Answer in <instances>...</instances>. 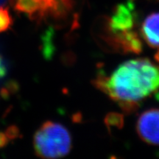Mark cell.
Returning <instances> with one entry per match:
<instances>
[{
	"label": "cell",
	"mask_w": 159,
	"mask_h": 159,
	"mask_svg": "<svg viewBox=\"0 0 159 159\" xmlns=\"http://www.w3.org/2000/svg\"><path fill=\"white\" fill-rule=\"evenodd\" d=\"M94 84L125 112H131L139 102L159 91V66L146 58L130 60L111 76L97 77Z\"/></svg>",
	"instance_id": "6da1fadb"
},
{
	"label": "cell",
	"mask_w": 159,
	"mask_h": 159,
	"mask_svg": "<svg viewBox=\"0 0 159 159\" xmlns=\"http://www.w3.org/2000/svg\"><path fill=\"white\" fill-rule=\"evenodd\" d=\"M33 146L35 154L40 158H63L71 149L70 133L60 123L47 121L35 133Z\"/></svg>",
	"instance_id": "7a4b0ae2"
},
{
	"label": "cell",
	"mask_w": 159,
	"mask_h": 159,
	"mask_svg": "<svg viewBox=\"0 0 159 159\" xmlns=\"http://www.w3.org/2000/svg\"><path fill=\"white\" fill-rule=\"evenodd\" d=\"M136 132L143 142L151 145H159V109L151 108L139 117Z\"/></svg>",
	"instance_id": "3957f363"
},
{
	"label": "cell",
	"mask_w": 159,
	"mask_h": 159,
	"mask_svg": "<svg viewBox=\"0 0 159 159\" xmlns=\"http://www.w3.org/2000/svg\"><path fill=\"white\" fill-rule=\"evenodd\" d=\"M134 5L130 1L117 5L109 19L108 27L112 35L133 30L135 24Z\"/></svg>",
	"instance_id": "277c9868"
},
{
	"label": "cell",
	"mask_w": 159,
	"mask_h": 159,
	"mask_svg": "<svg viewBox=\"0 0 159 159\" xmlns=\"http://www.w3.org/2000/svg\"><path fill=\"white\" fill-rule=\"evenodd\" d=\"M41 5L40 20L48 16L61 18L67 14L72 6V0H39Z\"/></svg>",
	"instance_id": "5b68a950"
},
{
	"label": "cell",
	"mask_w": 159,
	"mask_h": 159,
	"mask_svg": "<svg viewBox=\"0 0 159 159\" xmlns=\"http://www.w3.org/2000/svg\"><path fill=\"white\" fill-rule=\"evenodd\" d=\"M142 35L150 47L159 48V13H151L144 19Z\"/></svg>",
	"instance_id": "8992f818"
},
{
	"label": "cell",
	"mask_w": 159,
	"mask_h": 159,
	"mask_svg": "<svg viewBox=\"0 0 159 159\" xmlns=\"http://www.w3.org/2000/svg\"><path fill=\"white\" fill-rule=\"evenodd\" d=\"M113 35L114 36V42L125 52L139 53L142 51V41L136 32L130 30Z\"/></svg>",
	"instance_id": "52a82bcc"
},
{
	"label": "cell",
	"mask_w": 159,
	"mask_h": 159,
	"mask_svg": "<svg viewBox=\"0 0 159 159\" xmlns=\"http://www.w3.org/2000/svg\"><path fill=\"white\" fill-rule=\"evenodd\" d=\"M15 8L35 19L40 20L41 5L39 0H16Z\"/></svg>",
	"instance_id": "ba28073f"
},
{
	"label": "cell",
	"mask_w": 159,
	"mask_h": 159,
	"mask_svg": "<svg viewBox=\"0 0 159 159\" xmlns=\"http://www.w3.org/2000/svg\"><path fill=\"white\" fill-rule=\"evenodd\" d=\"M13 19L7 7L0 6V33L11 29Z\"/></svg>",
	"instance_id": "9c48e42d"
},
{
	"label": "cell",
	"mask_w": 159,
	"mask_h": 159,
	"mask_svg": "<svg viewBox=\"0 0 159 159\" xmlns=\"http://www.w3.org/2000/svg\"><path fill=\"white\" fill-rule=\"evenodd\" d=\"M5 134L9 140H13L20 136V131L16 125H11L7 128Z\"/></svg>",
	"instance_id": "30bf717a"
},
{
	"label": "cell",
	"mask_w": 159,
	"mask_h": 159,
	"mask_svg": "<svg viewBox=\"0 0 159 159\" xmlns=\"http://www.w3.org/2000/svg\"><path fill=\"white\" fill-rule=\"evenodd\" d=\"M6 73H7V69H6L5 63L4 62L2 57L0 55V78L5 77Z\"/></svg>",
	"instance_id": "8fae6325"
},
{
	"label": "cell",
	"mask_w": 159,
	"mask_h": 159,
	"mask_svg": "<svg viewBox=\"0 0 159 159\" xmlns=\"http://www.w3.org/2000/svg\"><path fill=\"white\" fill-rule=\"evenodd\" d=\"M9 142V139H7L5 134L2 132H0V148H5L7 143Z\"/></svg>",
	"instance_id": "7c38bea8"
},
{
	"label": "cell",
	"mask_w": 159,
	"mask_h": 159,
	"mask_svg": "<svg viewBox=\"0 0 159 159\" xmlns=\"http://www.w3.org/2000/svg\"><path fill=\"white\" fill-rule=\"evenodd\" d=\"M156 58L157 61H158V62H159V52L156 54Z\"/></svg>",
	"instance_id": "4fadbf2b"
}]
</instances>
